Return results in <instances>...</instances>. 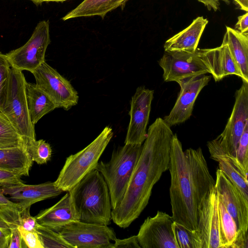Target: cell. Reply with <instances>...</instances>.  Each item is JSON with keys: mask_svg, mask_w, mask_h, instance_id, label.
Returning a JSON list of instances; mask_svg holds the SVG:
<instances>
[{"mask_svg": "<svg viewBox=\"0 0 248 248\" xmlns=\"http://www.w3.org/2000/svg\"><path fill=\"white\" fill-rule=\"evenodd\" d=\"M21 176L0 169V186H9L22 183Z\"/></svg>", "mask_w": 248, "mask_h": 248, "instance_id": "37", "label": "cell"}, {"mask_svg": "<svg viewBox=\"0 0 248 248\" xmlns=\"http://www.w3.org/2000/svg\"><path fill=\"white\" fill-rule=\"evenodd\" d=\"M74 248H111L116 238L108 225L79 220L72 221L58 232Z\"/></svg>", "mask_w": 248, "mask_h": 248, "instance_id": "9", "label": "cell"}, {"mask_svg": "<svg viewBox=\"0 0 248 248\" xmlns=\"http://www.w3.org/2000/svg\"><path fill=\"white\" fill-rule=\"evenodd\" d=\"M22 138L11 122L0 112V147L23 146Z\"/></svg>", "mask_w": 248, "mask_h": 248, "instance_id": "29", "label": "cell"}, {"mask_svg": "<svg viewBox=\"0 0 248 248\" xmlns=\"http://www.w3.org/2000/svg\"><path fill=\"white\" fill-rule=\"evenodd\" d=\"M11 225L0 216V248H8Z\"/></svg>", "mask_w": 248, "mask_h": 248, "instance_id": "36", "label": "cell"}, {"mask_svg": "<svg viewBox=\"0 0 248 248\" xmlns=\"http://www.w3.org/2000/svg\"><path fill=\"white\" fill-rule=\"evenodd\" d=\"M111 248H141L137 235L123 239L116 238Z\"/></svg>", "mask_w": 248, "mask_h": 248, "instance_id": "38", "label": "cell"}, {"mask_svg": "<svg viewBox=\"0 0 248 248\" xmlns=\"http://www.w3.org/2000/svg\"><path fill=\"white\" fill-rule=\"evenodd\" d=\"M202 3L208 10H213L217 11L219 9L220 1L221 0H197Z\"/></svg>", "mask_w": 248, "mask_h": 248, "instance_id": "42", "label": "cell"}, {"mask_svg": "<svg viewBox=\"0 0 248 248\" xmlns=\"http://www.w3.org/2000/svg\"><path fill=\"white\" fill-rule=\"evenodd\" d=\"M218 206L221 248H230L238 235L237 228L234 220L227 210L218 195Z\"/></svg>", "mask_w": 248, "mask_h": 248, "instance_id": "26", "label": "cell"}, {"mask_svg": "<svg viewBox=\"0 0 248 248\" xmlns=\"http://www.w3.org/2000/svg\"><path fill=\"white\" fill-rule=\"evenodd\" d=\"M50 42L49 20L41 21L23 46L5 54L11 67L32 73L45 62L46 52Z\"/></svg>", "mask_w": 248, "mask_h": 248, "instance_id": "8", "label": "cell"}, {"mask_svg": "<svg viewBox=\"0 0 248 248\" xmlns=\"http://www.w3.org/2000/svg\"><path fill=\"white\" fill-rule=\"evenodd\" d=\"M18 229L25 247L29 248H44L42 242L36 231H27L19 226H18Z\"/></svg>", "mask_w": 248, "mask_h": 248, "instance_id": "34", "label": "cell"}, {"mask_svg": "<svg viewBox=\"0 0 248 248\" xmlns=\"http://www.w3.org/2000/svg\"><path fill=\"white\" fill-rule=\"evenodd\" d=\"M22 71L11 68L0 112L11 122L22 141L35 140L34 125L31 120Z\"/></svg>", "mask_w": 248, "mask_h": 248, "instance_id": "6", "label": "cell"}, {"mask_svg": "<svg viewBox=\"0 0 248 248\" xmlns=\"http://www.w3.org/2000/svg\"><path fill=\"white\" fill-rule=\"evenodd\" d=\"M23 210L18 203L10 200L0 188V216L2 218L11 225L19 226L20 214Z\"/></svg>", "mask_w": 248, "mask_h": 248, "instance_id": "30", "label": "cell"}, {"mask_svg": "<svg viewBox=\"0 0 248 248\" xmlns=\"http://www.w3.org/2000/svg\"><path fill=\"white\" fill-rule=\"evenodd\" d=\"M235 30L243 33L248 34V13L239 16L235 25Z\"/></svg>", "mask_w": 248, "mask_h": 248, "instance_id": "41", "label": "cell"}, {"mask_svg": "<svg viewBox=\"0 0 248 248\" xmlns=\"http://www.w3.org/2000/svg\"><path fill=\"white\" fill-rule=\"evenodd\" d=\"M33 2L35 5H38L45 2H63L67 0H30Z\"/></svg>", "mask_w": 248, "mask_h": 248, "instance_id": "44", "label": "cell"}, {"mask_svg": "<svg viewBox=\"0 0 248 248\" xmlns=\"http://www.w3.org/2000/svg\"><path fill=\"white\" fill-rule=\"evenodd\" d=\"M11 68L6 54L0 52V112L5 96Z\"/></svg>", "mask_w": 248, "mask_h": 248, "instance_id": "33", "label": "cell"}, {"mask_svg": "<svg viewBox=\"0 0 248 248\" xmlns=\"http://www.w3.org/2000/svg\"><path fill=\"white\" fill-rule=\"evenodd\" d=\"M38 223L55 232L69 223L78 220L69 191L54 205L35 217Z\"/></svg>", "mask_w": 248, "mask_h": 248, "instance_id": "19", "label": "cell"}, {"mask_svg": "<svg viewBox=\"0 0 248 248\" xmlns=\"http://www.w3.org/2000/svg\"><path fill=\"white\" fill-rule=\"evenodd\" d=\"M0 188L4 195L18 203L23 210L36 202L55 197L63 192L52 182L37 185H26L22 182Z\"/></svg>", "mask_w": 248, "mask_h": 248, "instance_id": "18", "label": "cell"}, {"mask_svg": "<svg viewBox=\"0 0 248 248\" xmlns=\"http://www.w3.org/2000/svg\"><path fill=\"white\" fill-rule=\"evenodd\" d=\"M23 144L33 161L38 164L46 163L51 158L52 149L49 143L43 140H31L23 142Z\"/></svg>", "mask_w": 248, "mask_h": 248, "instance_id": "28", "label": "cell"}, {"mask_svg": "<svg viewBox=\"0 0 248 248\" xmlns=\"http://www.w3.org/2000/svg\"><path fill=\"white\" fill-rule=\"evenodd\" d=\"M223 42L228 46L241 72L242 80L248 82V34L226 26Z\"/></svg>", "mask_w": 248, "mask_h": 248, "instance_id": "21", "label": "cell"}, {"mask_svg": "<svg viewBox=\"0 0 248 248\" xmlns=\"http://www.w3.org/2000/svg\"><path fill=\"white\" fill-rule=\"evenodd\" d=\"M202 248H221L219 229L218 195L213 186L200 208L196 229Z\"/></svg>", "mask_w": 248, "mask_h": 248, "instance_id": "15", "label": "cell"}, {"mask_svg": "<svg viewBox=\"0 0 248 248\" xmlns=\"http://www.w3.org/2000/svg\"><path fill=\"white\" fill-rule=\"evenodd\" d=\"M216 176L215 186L221 201L234 220L238 232H248V200L219 169Z\"/></svg>", "mask_w": 248, "mask_h": 248, "instance_id": "14", "label": "cell"}, {"mask_svg": "<svg viewBox=\"0 0 248 248\" xmlns=\"http://www.w3.org/2000/svg\"><path fill=\"white\" fill-rule=\"evenodd\" d=\"M30 208L28 207L21 212L19 226L27 231H36L39 224L35 217L30 215Z\"/></svg>", "mask_w": 248, "mask_h": 248, "instance_id": "35", "label": "cell"}, {"mask_svg": "<svg viewBox=\"0 0 248 248\" xmlns=\"http://www.w3.org/2000/svg\"><path fill=\"white\" fill-rule=\"evenodd\" d=\"M199 57L216 81L222 79L229 75H234L242 78L229 49L224 42L220 46L207 49H199Z\"/></svg>", "mask_w": 248, "mask_h": 248, "instance_id": "17", "label": "cell"}, {"mask_svg": "<svg viewBox=\"0 0 248 248\" xmlns=\"http://www.w3.org/2000/svg\"><path fill=\"white\" fill-rule=\"evenodd\" d=\"M78 220L108 225L112 206L108 186L101 173L94 169L70 190Z\"/></svg>", "mask_w": 248, "mask_h": 248, "instance_id": "3", "label": "cell"}, {"mask_svg": "<svg viewBox=\"0 0 248 248\" xmlns=\"http://www.w3.org/2000/svg\"><path fill=\"white\" fill-rule=\"evenodd\" d=\"M247 125L248 82L243 80L241 87L236 92L233 109L224 130L215 139L207 142L209 153L225 154L236 164V150Z\"/></svg>", "mask_w": 248, "mask_h": 248, "instance_id": "7", "label": "cell"}, {"mask_svg": "<svg viewBox=\"0 0 248 248\" xmlns=\"http://www.w3.org/2000/svg\"><path fill=\"white\" fill-rule=\"evenodd\" d=\"M248 232H238L237 237L230 248H248Z\"/></svg>", "mask_w": 248, "mask_h": 248, "instance_id": "40", "label": "cell"}, {"mask_svg": "<svg viewBox=\"0 0 248 248\" xmlns=\"http://www.w3.org/2000/svg\"><path fill=\"white\" fill-rule=\"evenodd\" d=\"M168 170L172 218L189 229L196 230L202 203L215 184L202 149L183 151L174 134Z\"/></svg>", "mask_w": 248, "mask_h": 248, "instance_id": "2", "label": "cell"}, {"mask_svg": "<svg viewBox=\"0 0 248 248\" xmlns=\"http://www.w3.org/2000/svg\"><path fill=\"white\" fill-rule=\"evenodd\" d=\"M208 23V20L202 16L197 17L188 27L165 42V51L195 52Z\"/></svg>", "mask_w": 248, "mask_h": 248, "instance_id": "20", "label": "cell"}, {"mask_svg": "<svg viewBox=\"0 0 248 248\" xmlns=\"http://www.w3.org/2000/svg\"><path fill=\"white\" fill-rule=\"evenodd\" d=\"M142 144H124L113 150L110 159L100 161L96 169L102 175L109 192L112 210L122 201Z\"/></svg>", "mask_w": 248, "mask_h": 248, "instance_id": "4", "label": "cell"}, {"mask_svg": "<svg viewBox=\"0 0 248 248\" xmlns=\"http://www.w3.org/2000/svg\"><path fill=\"white\" fill-rule=\"evenodd\" d=\"M174 134L159 117L150 125L124 196L111 211V220L122 228L128 227L147 205L152 189L168 170Z\"/></svg>", "mask_w": 248, "mask_h": 248, "instance_id": "1", "label": "cell"}, {"mask_svg": "<svg viewBox=\"0 0 248 248\" xmlns=\"http://www.w3.org/2000/svg\"><path fill=\"white\" fill-rule=\"evenodd\" d=\"M173 221L171 216L160 211L145 219L137 235L141 248H178L172 228Z\"/></svg>", "mask_w": 248, "mask_h": 248, "instance_id": "12", "label": "cell"}, {"mask_svg": "<svg viewBox=\"0 0 248 248\" xmlns=\"http://www.w3.org/2000/svg\"><path fill=\"white\" fill-rule=\"evenodd\" d=\"M235 162L243 172L248 176V125L240 139L236 150Z\"/></svg>", "mask_w": 248, "mask_h": 248, "instance_id": "32", "label": "cell"}, {"mask_svg": "<svg viewBox=\"0 0 248 248\" xmlns=\"http://www.w3.org/2000/svg\"><path fill=\"white\" fill-rule=\"evenodd\" d=\"M113 136L112 129L106 126L88 145L66 159L55 186L69 191L89 172L96 169L99 160Z\"/></svg>", "mask_w": 248, "mask_h": 248, "instance_id": "5", "label": "cell"}, {"mask_svg": "<svg viewBox=\"0 0 248 248\" xmlns=\"http://www.w3.org/2000/svg\"><path fill=\"white\" fill-rule=\"evenodd\" d=\"M33 161L23 146L0 147V169L20 176H29Z\"/></svg>", "mask_w": 248, "mask_h": 248, "instance_id": "22", "label": "cell"}, {"mask_svg": "<svg viewBox=\"0 0 248 248\" xmlns=\"http://www.w3.org/2000/svg\"><path fill=\"white\" fill-rule=\"evenodd\" d=\"M210 157L218 162V169L248 200V181L246 176L230 157L223 154L210 153Z\"/></svg>", "mask_w": 248, "mask_h": 248, "instance_id": "25", "label": "cell"}, {"mask_svg": "<svg viewBox=\"0 0 248 248\" xmlns=\"http://www.w3.org/2000/svg\"><path fill=\"white\" fill-rule=\"evenodd\" d=\"M128 0H84L62 19L99 16L102 19L109 12L120 7L123 8Z\"/></svg>", "mask_w": 248, "mask_h": 248, "instance_id": "23", "label": "cell"}, {"mask_svg": "<svg viewBox=\"0 0 248 248\" xmlns=\"http://www.w3.org/2000/svg\"><path fill=\"white\" fill-rule=\"evenodd\" d=\"M32 74L36 85L47 95L56 108L68 110L77 105L79 97L76 90L69 81L46 62Z\"/></svg>", "mask_w": 248, "mask_h": 248, "instance_id": "10", "label": "cell"}, {"mask_svg": "<svg viewBox=\"0 0 248 248\" xmlns=\"http://www.w3.org/2000/svg\"><path fill=\"white\" fill-rule=\"evenodd\" d=\"M172 228L178 248H202V243L196 230H191L176 221Z\"/></svg>", "mask_w": 248, "mask_h": 248, "instance_id": "27", "label": "cell"}, {"mask_svg": "<svg viewBox=\"0 0 248 248\" xmlns=\"http://www.w3.org/2000/svg\"><path fill=\"white\" fill-rule=\"evenodd\" d=\"M211 78L203 75L179 84L180 91L176 101L169 114L163 119L170 127L183 123L190 117L199 93L208 84Z\"/></svg>", "mask_w": 248, "mask_h": 248, "instance_id": "16", "label": "cell"}, {"mask_svg": "<svg viewBox=\"0 0 248 248\" xmlns=\"http://www.w3.org/2000/svg\"><path fill=\"white\" fill-rule=\"evenodd\" d=\"M26 93L30 116L33 125L44 115L56 108L50 98L35 84L26 81Z\"/></svg>", "mask_w": 248, "mask_h": 248, "instance_id": "24", "label": "cell"}, {"mask_svg": "<svg viewBox=\"0 0 248 248\" xmlns=\"http://www.w3.org/2000/svg\"><path fill=\"white\" fill-rule=\"evenodd\" d=\"M238 5L240 9L248 12V0H233Z\"/></svg>", "mask_w": 248, "mask_h": 248, "instance_id": "43", "label": "cell"}, {"mask_svg": "<svg viewBox=\"0 0 248 248\" xmlns=\"http://www.w3.org/2000/svg\"><path fill=\"white\" fill-rule=\"evenodd\" d=\"M163 70L166 82L175 81L179 84L189 78L208 73L200 59L198 48L193 53L183 51H165L158 61Z\"/></svg>", "mask_w": 248, "mask_h": 248, "instance_id": "11", "label": "cell"}, {"mask_svg": "<svg viewBox=\"0 0 248 248\" xmlns=\"http://www.w3.org/2000/svg\"><path fill=\"white\" fill-rule=\"evenodd\" d=\"M154 93L144 86L137 88L130 102V121L124 144H142L145 140Z\"/></svg>", "mask_w": 248, "mask_h": 248, "instance_id": "13", "label": "cell"}, {"mask_svg": "<svg viewBox=\"0 0 248 248\" xmlns=\"http://www.w3.org/2000/svg\"><path fill=\"white\" fill-rule=\"evenodd\" d=\"M23 240L18 226H14L11 228V236L8 248H22Z\"/></svg>", "mask_w": 248, "mask_h": 248, "instance_id": "39", "label": "cell"}, {"mask_svg": "<svg viewBox=\"0 0 248 248\" xmlns=\"http://www.w3.org/2000/svg\"><path fill=\"white\" fill-rule=\"evenodd\" d=\"M36 231L41 239L44 248H74L59 232L50 229L39 224Z\"/></svg>", "mask_w": 248, "mask_h": 248, "instance_id": "31", "label": "cell"}]
</instances>
